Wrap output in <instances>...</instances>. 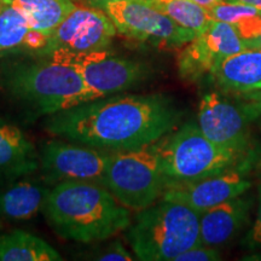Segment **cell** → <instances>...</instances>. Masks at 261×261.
<instances>
[{
  "label": "cell",
  "mask_w": 261,
  "mask_h": 261,
  "mask_svg": "<svg viewBox=\"0 0 261 261\" xmlns=\"http://www.w3.org/2000/svg\"><path fill=\"white\" fill-rule=\"evenodd\" d=\"M136 256L142 261H171L201 244L200 213L162 198L139 211L126 234Z\"/></svg>",
  "instance_id": "3"
},
{
  "label": "cell",
  "mask_w": 261,
  "mask_h": 261,
  "mask_svg": "<svg viewBox=\"0 0 261 261\" xmlns=\"http://www.w3.org/2000/svg\"><path fill=\"white\" fill-rule=\"evenodd\" d=\"M210 12L215 21L226 22V23L232 25H237L243 19L250 17V16L260 14L257 10L252 8V6L240 4V3L225 2V0H221L217 5L211 8Z\"/></svg>",
  "instance_id": "22"
},
{
  "label": "cell",
  "mask_w": 261,
  "mask_h": 261,
  "mask_svg": "<svg viewBox=\"0 0 261 261\" xmlns=\"http://www.w3.org/2000/svg\"><path fill=\"white\" fill-rule=\"evenodd\" d=\"M31 29L50 35L76 9L73 0H10Z\"/></svg>",
  "instance_id": "18"
},
{
  "label": "cell",
  "mask_w": 261,
  "mask_h": 261,
  "mask_svg": "<svg viewBox=\"0 0 261 261\" xmlns=\"http://www.w3.org/2000/svg\"><path fill=\"white\" fill-rule=\"evenodd\" d=\"M3 84L15 99L47 116L96 99L73 67L54 61L15 65L4 71Z\"/></svg>",
  "instance_id": "4"
},
{
  "label": "cell",
  "mask_w": 261,
  "mask_h": 261,
  "mask_svg": "<svg viewBox=\"0 0 261 261\" xmlns=\"http://www.w3.org/2000/svg\"><path fill=\"white\" fill-rule=\"evenodd\" d=\"M259 207H257L256 218L254 221L252 228H250L249 233L247 234L246 242L249 247H255L261 244V190L259 196Z\"/></svg>",
  "instance_id": "26"
},
{
  "label": "cell",
  "mask_w": 261,
  "mask_h": 261,
  "mask_svg": "<svg viewBox=\"0 0 261 261\" xmlns=\"http://www.w3.org/2000/svg\"><path fill=\"white\" fill-rule=\"evenodd\" d=\"M225 2H232V3H240V4H244L248 6H252L261 14V0H225Z\"/></svg>",
  "instance_id": "27"
},
{
  "label": "cell",
  "mask_w": 261,
  "mask_h": 261,
  "mask_svg": "<svg viewBox=\"0 0 261 261\" xmlns=\"http://www.w3.org/2000/svg\"><path fill=\"white\" fill-rule=\"evenodd\" d=\"M197 125L214 144L242 152L247 142L246 113L219 93L211 92L201 98Z\"/></svg>",
  "instance_id": "11"
},
{
  "label": "cell",
  "mask_w": 261,
  "mask_h": 261,
  "mask_svg": "<svg viewBox=\"0 0 261 261\" xmlns=\"http://www.w3.org/2000/svg\"><path fill=\"white\" fill-rule=\"evenodd\" d=\"M191 2L196 3V4L203 6L205 9H211L213 8L214 5H217L218 3L221 2V0H191Z\"/></svg>",
  "instance_id": "28"
},
{
  "label": "cell",
  "mask_w": 261,
  "mask_h": 261,
  "mask_svg": "<svg viewBox=\"0 0 261 261\" xmlns=\"http://www.w3.org/2000/svg\"><path fill=\"white\" fill-rule=\"evenodd\" d=\"M247 47H249V48H261V33L259 35H257L255 39H254V40L248 42Z\"/></svg>",
  "instance_id": "29"
},
{
  "label": "cell",
  "mask_w": 261,
  "mask_h": 261,
  "mask_svg": "<svg viewBox=\"0 0 261 261\" xmlns=\"http://www.w3.org/2000/svg\"><path fill=\"white\" fill-rule=\"evenodd\" d=\"M179 113L162 94H117L48 115V135L104 151L137 149L161 140Z\"/></svg>",
  "instance_id": "1"
},
{
  "label": "cell",
  "mask_w": 261,
  "mask_h": 261,
  "mask_svg": "<svg viewBox=\"0 0 261 261\" xmlns=\"http://www.w3.org/2000/svg\"><path fill=\"white\" fill-rule=\"evenodd\" d=\"M93 3H100V2H107V0H92Z\"/></svg>",
  "instance_id": "30"
},
{
  "label": "cell",
  "mask_w": 261,
  "mask_h": 261,
  "mask_svg": "<svg viewBox=\"0 0 261 261\" xmlns=\"http://www.w3.org/2000/svg\"><path fill=\"white\" fill-rule=\"evenodd\" d=\"M39 168V154L23 130L0 117V182L27 177Z\"/></svg>",
  "instance_id": "13"
},
{
  "label": "cell",
  "mask_w": 261,
  "mask_h": 261,
  "mask_svg": "<svg viewBox=\"0 0 261 261\" xmlns=\"http://www.w3.org/2000/svg\"><path fill=\"white\" fill-rule=\"evenodd\" d=\"M73 67L85 80L96 99L125 92L144 80L149 70L139 62L121 57L107 56Z\"/></svg>",
  "instance_id": "12"
},
{
  "label": "cell",
  "mask_w": 261,
  "mask_h": 261,
  "mask_svg": "<svg viewBox=\"0 0 261 261\" xmlns=\"http://www.w3.org/2000/svg\"><path fill=\"white\" fill-rule=\"evenodd\" d=\"M195 40L215 65L247 48L246 42L232 24L215 19L203 33L196 35Z\"/></svg>",
  "instance_id": "19"
},
{
  "label": "cell",
  "mask_w": 261,
  "mask_h": 261,
  "mask_svg": "<svg viewBox=\"0 0 261 261\" xmlns=\"http://www.w3.org/2000/svg\"><path fill=\"white\" fill-rule=\"evenodd\" d=\"M61 254L40 237L23 230L0 233V261H61Z\"/></svg>",
  "instance_id": "17"
},
{
  "label": "cell",
  "mask_w": 261,
  "mask_h": 261,
  "mask_svg": "<svg viewBox=\"0 0 261 261\" xmlns=\"http://www.w3.org/2000/svg\"><path fill=\"white\" fill-rule=\"evenodd\" d=\"M244 167L225 169L217 174L196 180L167 181L162 198L182 203L202 213L214 205L242 196L252 187Z\"/></svg>",
  "instance_id": "10"
},
{
  "label": "cell",
  "mask_w": 261,
  "mask_h": 261,
  "mask_svg": "<svg viewBox=\"0 0 261 261\" xmlns=\"http://www.w3.org/2000/svg\"><path fill=\"white\" fill-rule=\"evenodd\" d=\"M252 202L241 196L200 213L201 243L219 247L236 236L247 221Z\"/></svg>",
  "instance_id": "14"
},
{
  "label": "cell",
  "mask_w": 261,
  "mask_h": 261,
  "mask_svg": "<svg viewBox=\"0 0 261 261\" xmlns=\"http://www.w3.org/2000/svg\"><path fill=\"white\" fill-rule=\"evenodd\" d=\"M116 27L103 9L76 6L52 32L45 54L57 63L81 64L109 56L107 47L116 34Z\"/></svg>",
  "instance_id": "7"
},
{
  "label": "cell",
  "mask_w": 261,
  "mask_h": 261,
  "mask_svg": "<svg viewBox=\"0 0 261 261\" xmlns=\"http://www.w3.org/2000/svg\"><path fill=\"white\" fill-rule=\"evenodd\" d=\"M93 4L109 15L120 34L132 40L175 50L196 38L194 32L175 23L145 0H107Z\"/></svg>",
  "instance_id": "8"
},
{
  "label": "cell",
  "mask_w": 261,
  "mask_h": 261,
  "mask_svg": "<svg viewBox=\"0 0 261 261\" xmlns=\"http://www.w3.org/2000/svg\"><path fill=\"white\" fill-rule=\"evenodd\" d=\"M94 260L100 261H130L133 260L132 254L120 242H113L104 252L97 254Z\"/></svg>",
  "instance_id": "24"
},
{
  "label": "cell",
  "mask_w": 261,
  "mask_h": 261,
  "mask_svg": "<svg viewBox=\"0 0 261 261\" xmlns=\"http://www.w3.org/2000/svg\"><path fill=\"white\" fill-rule=\"evenodd\" d=\"M29 27L27 19L10 0H0V54L23 46Z\"/></svg>",
  "instance_id": "21"
},
{
  "label": "cell",
  "mask_w": 261,
  "mask_h": 261,
  "mask_svg": "<svg viewBox=\"0 0 261 261\" xmlns=\"http://www.w3.org/2000/svg\"><path fill=\"white\" fill-rule=\"evenodd\" d=\"M48 35L45 33L29 29L27 37L24 39L23 46L31 48V50H44L48 44Z\"/></svg>",
  "instance_id": "25"
},
{
  "label": "cell",
  "mask_w": 261,
  "mask_h": 261,
  "mask_svg": "<svg viewBox=\"0 0 261 261\" xmlns=\"http://www.w3.org/2000/svg\"><path fill=\"white\" fill-rule=\"evenodd\" d=\"M51 189L33 180H19L0 191V228L32 219L44 211Z\"/></svg>",
  "instance_id": "16"
},
{
  "label": "cell",
  "mask_w": 261,
  "mask_h": 261,
  "mask_svg": "<svg viewBox=\"0 0 261 261\" xmlns=\"http://www.w3.org/2000/svg\"><path fill=\"white\" fill-rule=\"evenodd\" d=\"M109 151L64 140H50L41 146L39 167L48 182L81 180L104 185Z\"/></svg>",
  "instance_id": "9"
},
{
  "label": "cell",
  "mask_w": 261,
  "mask_h": 261,
  "mask_svg": "<svg viewBox=\"0 0 261 261\" xmlns=\"http://www.w3.org/2000/svg\"><path fill=\"white\" fill-rule=\"evenodd\" d=\"M220 260V253L214 247H208L204 244L197 246L185 250L180 255L175 257L174 261H217Z\"/></svg>",
  "instance_id": "23"
},
{
  "label": "cell",
  "mask_w": 261,
  "mask_h": 261,
  "mask_svg": "<svg viewBox=\"0 0 261 261\" xmlns=\"http://www.w3.org/2000/svg\"><path fill=\"white\" fill-rule=\"evenodd\" d=\"M42 212L57 234L83 243L107 240L130 224L128 208L109 189L93 181L58 182Z\"/></svg>",
  "instance_id": "2"
},
{
  "label": "cell",
  "mask_w": 261,
  "mask_h": 261,
  "mask_svg": "<svg viewBox=\"0 0 261 261\" xmlns=\"http://www.w3.org/2000/svg\"><path fill=\"white\" fill-rule=\"evenodd\" d=\"M166 182L156 143L110 152L104 187L128 210L139 212L154 204Z\"/></svg>",
  "instance_id": "5"
},
{
  "label": "cell",
  "mask_w": 261,
  "mask_h": 261,
  "mask_svg": "<svg viewBox=\"0 0 261 261\" xmlns=\"http://www.w3.org/2000/svg\"><path fill=\"white\" fill-rule=\"evenodd\" d=\"M167 181L196 180L233 167L241 151L211 142L195 122H188L165 142L158 143Z\"/></svg>",
  "instance_id": "6"
},
{
  "label": "cell",
  "mask_w": 261,
  "mask_h": 261,
  "mask_svg": "<svg viewBox=\"0 0 261 261\" xmlns=\"http://www.w3.org/2000/svg\"><path fill=\"white\" fill-rule=\"evenodd\" d=\"M150 5L171 17L175 23L200 35L214 21L210 9L191 0H145Z\"/></svg>",
  "instance_id": "20"
},
{
  "label": "cell",
  "mask_w": 261,
  "mask_h": 261,
  "mask_svg": "<svg viewBox=\"0 0 261 261\" xmlns=\"http://www.w3.org/2000/svg\"><path fill=\"white\" fill-rule=\"evenodd\" d=\"M211 76L221 89L238 93L261 91V48H244L215 65Z\"/></svg>",
  "instance_id": "15"
}]
</instances>
